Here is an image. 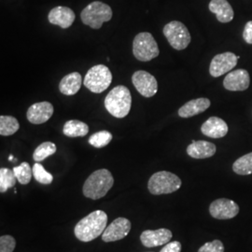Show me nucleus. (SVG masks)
Masks as SVG:
<instances>
[{"label":"nucleus","mask_w":252,"mask_h":252,"mask_svg":"<svg viewBox=\"0 0 252 252\" xmlns=\"http://www.w3.org/2000/svg\"><path fill=\"white\" fill-rule=\"evenodd\" d=\"M198 252H224V246L220 240H213L204 244L199 249Z\"/></svg>","instance_id":"7c9ffc66"},{"label":"nucleus","mask_w":252,"mask_h":252,"mask_svg":"<svg viewBox=\"0 0 252 252\" xmlns=\"http://www.w3.org/2000/svg\"><path fill=\"white\" fill-rule=\"evenodd\" d=\"M233 170L237 175L247 176L252 174V153L237 159L233 164Z\"/></svg>","instance_id":"b1692460"},{"label":"nucleus","mask_w":252,"mask_h":252,"mask_svg":"<svg viewBox=\"0 0 252 252\" xmlns=\"http://www.w3.org/2000/svg\"><path fill=\"white\" fill-rule=\"evenodd\" d=\"M209 213L217 220H230L239 213V207L233 200L217 199L211 203Z\"/></svg>","instance_id":"f8f14e48"},{"label":"nucleus","mask_w":252,"mask_h":252,"mask_svg":"<svg viewBox=\"0 0 252 252\" xmlns=\"http://www.w3.org/2000/svg\"><path fill=\"white\" fill-rule=\"evenodd\" d=\"M181 244L179 241H173L166 244L160 252H180Z\"/></svg>","instance_id":"2f4dec72"},{"label":"nucleus","mask_w":252,"mask_h":252,"mask_svg":"<svg viewBox=\"0 0 252 252\" xmlns=\"http://www.w3.org/2000/svg\"><path fill=\"white\" fill-rule=\"evenodd\" d=\"M13 172L16 179L22 185H27L32 179L33 169L30 167L29 163L27 162H22L19 166L13 167Z\"/></svg>","instance_id":"bb28decb"},{"label":"nucleus","mask_w":252,"mask_h":252,"mask_svg":"<svg viewBox=\"0 0 252 252\" xmlns=\"http://www.w3.org/2000/svg\"><path fill=\"white\" fill-rule=\"evenodd\" d=\"M243 38L248 44H252V21L246 24L244 28Z\"/></svg>","instance_id":"473e14b6"},{"label":"nucleus","mask_w":252,"mask_h":252,"mask_svg":"<svg viewBox=\"0 0 252 252\" xmlns=\"http://www.w3.org/2000/svg\"><path fill=\"white\" fill-rule=\"evenodd\" d=\"M250 84V74L245 69H236L228 73L223 81V86L226 90L233 92L247 90Z\"/></svg>","instance_id":"4468645a"},{"label":"nucleus","mask_w":252,"mask_h":252,"mask_svg":"<svg viewBox=\"0 0 252 252\" xmlns=\"http://www.w3.org/2000/svg\"><path fill=\"white\" fill-rule=\"evenodd\" d=\"M16 247V241L11 235L0 237V252H12Z\"/></svg>","instance_id":"c756f323"},{"label":"nucleus","mask_w":252,"mask_h":252,"mask_svg":"<svg viewBox=\"0 0 252 252\" xmlns=\"http://www.w3.org/2000/svg\"><path fill=\"white\" fill-rule=\"evenodd\" d=\"M82 82V77L80 73L67 74L60 81L59 91L64 95H74L81 89Z\"/></svg>","instance_id":"412c9836"},{"label":"nucleus","mask_w":252,"mask_h":252,"mask_svg":"<svg viewBox=\"0 0 252 252\" xmlns=\"http://www.w3.org/2000/svg\"><path fill=\"white\" fill-rule=\"evenodd\" d=\"M33 176L35 178V180L44 185H49L53 182L54 177L51 173L47 172L45 168L43 167V165L39 162H36L33 166Z\"/></svg>","instance_id":"c85d7f7f"},{"label":"nucleus","mask_w":252,"mask_h":252,"mask_svg":"<svg viewBox=\"0 0 252 252\" xmlns=\"http://www.w3.org/2000/svg\"><path fill=\"white\" fill-rule=\"evenodd\" d=\"M132 82L136 91L144 97H153L158 92V82L151 73L145 70L135 71L132 76Z\"/></svg>","instance_id":"1a4fd4ad"},{"label":"nucleus","mask_w":252,"mask_h":252,"mask_svg":"<svg viewBox=\"0 0 252 252\" xmlns=\"http://www.w3.org/2000/svg\"><path fill=\"white\" fill-rule=\"evenodd\" d=\"M56 145L53 142H44L39 145L33 153V159L36 162H42L49 156L56 153Z\"/></svg>","instance_id":"a878e982"},{"label":"nucleus","mask_w":252,"mask_h":252,"mask_svg":"<svg viewBox=\"0 0 252 252\" xmlns=\"http://www.w3.org/2000/svg\"><path fill=\"white\" fill-rule=\"evenodd\" d=\"M111 18L112 9L101 1L92 2L82 9L81 13L82 23L93 29H100L104 23L110 21Z\"/></svg>","instance_id":"20e7f679"},{"label":"nucleus","mask_w":252,"mask_h":252,"mask_svg":"<svg viewBox=\"0 0 252 252\" xmlns=\"http://www.w3.org/2000/svg\"><path fill=\"white\" fill-rule=\"evenodd\" d=\"M9 160H12V159H13V156H12V155H11V156H9Z\"/></svg>","instance_id":"72a5a7b5"},{"label":"nucleus","mask_w":252,"mask_h":252,"mask_svg":"<svg viewBox=\"0 0 252 252\" xmlns=\"http://www.w3.org/2000/svg\"><path fill=\"white\" fill-rule=\"evenodd\" d=\"M114 179L108 169H99L92 173L83 185V195L92 200L104 197L112 188Z\"/></svg>","instance_id":"f03ea898"},{"label":"nucleus","mask_w":252,"mask_h":252,"mask_svg":"<svg viewBox=\"0 0 252 252\" xmlns=\"http://www.w3.org/2000/svg\"><path fill=\"white\" fill-rule=\"evenodd\" d=\"M112 82V74L105 64H96L87 71L84 79V86L94 94H101L107 90Z\"/></svg>","instance_id":"423d86ee"},{"label":"nucleus","mask_w":252,"mask_h":252,"mask_svg":"<svg viewBox=\"0 0 252 252\" xmlns=\"http://www.w3.org/2000/svg\"><path fill=\"white\" fill-rule=\"evenodd\" d=\"M201 132L211 138H221L227 135L228 126L222 119L213 116L201 126Z\"/></svg>","instance_id":"f3484780"},{"label":"nucleus","mask_w":252,"mask_h":252,"mask_svg":"<svg viewBox=\"0 0 252 252\" xmlns=\"http://www.w3.org/2000/svg\"><path fill=\"white\" fill-rule=\"evenodd\" d=\"M17 179L14 175L13 170L9 168L0 169V192L4 193L8 189L15 186Z\"/></svg>","instance_id":"393cba45"},{"label":"nucleus","mask_w":252,"mask_h":252,"mask_svg":"<svg viewBox=\"0 0 252 252\" xmlns=\"http://www.w3.org/2000/svg\"><path fill=\"white\" fill-rule=\"evenodd\" d=\"M160 50L153 35L142 32L135 36L133 41V54L138 61L149 62L156 58Z\"/></svg>","instance_id":"0eeeda50"},{"label":"nucleus","mask_w":252,"mask_h":252,"mask_svg":"<svg viewBox=\"0 0 252 252\" xmlns=\"http://www.w3.org/2000/svg\"><path fill=\"white\" fill-rule=\"evenodd\" d=\"M20 128L18 120L12 116H0V135L9 136L14 135Z\"/></svg>","instance_id":"5701e85b"},{"label":"nucleus","mask_w":252,"mask_h":252,"mask_svg":"<svg viewBox=\"0 0 252 252\" xmlns=\"http://www.w3.org/2000/svg\"><path fill=\"white\" fill-rule=\"evenodd\" d=\"M112 134L109 133L108 131H99L91 135L88 139V142L93 147L101 149L108 146L112 140Z\"/></svg>","instance_id":"cd10ccee"},{"label":"nucleus","mask_w":252,"mask_h":252,"mask_svg":"<svg viewBox=\"0 0 252 252\" xmlns=\"http://www.w3.org/2000/svg\"><path fill=\"white\" fill-rule=\"evenodd\" d=\"M208 8L220 23H230L234 19V9L227 0H211Z\"/></svg>","instance_id":"6ab92c4d"},{"label":"nucleus","mask_w":252,"mask_h":252,"mask_svg":"<svg viewBox=\"0 0 252 252\" xmlns=\"http://www.w3.org/2000/svg\"><path fill=\"white\" fill-rule=\"evenodd\" d=\"M210 100L207 98L190 100L179 109L178 114L181 118L193 117L206 111L210 107Z\"/></svg>","instance_id":"aec40b11"},{"label":"nucleus","mask_w":252,"mask_h":252,"mask_svg":"<svg viewBox=\"0 0 252 252\" xmlns=\"http://www.w3.org/2000/svg\"><path fill=\"white\" fill-rule=\"evenodd\" d=\"M181 183L180 178L171 172H157L149 180L148 189L153 195L169 194L180 189Z\"/></svg>","instance_id":"39448f33"},{"label":"nucleus","mask_w":252,"mask_h":252,"mask_svg":"<svg viewBox=\"0 0 252 252\" xmlns=\"http://www.w3.org/2000/svg\"><path fill=\"white\" fill-rule=\"evenodd\" d=\"M131 227V221L128 219L123 217L117 218L107 226L102 234V240L108 243L124 239L130 233Z\"/></svg>","instance_id":"9b49d317"},{"label":"nucleus","mask_w":252,"mask_h":252,"mask_svg":"<svg viewBox=\"0 0 252 252\" xmlns=\"http://www.w3.org/2000/svg\"><path fill=\"white\" fill-rule=\"evenodd\" d=\"M108 215L103 210H95L76 224L75 236L82 242H90L102 235L107 228Z\"/></svg>","instance_id":"f257e3e1"},{"label":"nucleus","mask_w":252,"mask_h":252,"mask_svg":"<svg viewBox=\"0 0 252 252\" xmlns=\"http://www.w3.org/2000/svg\"><path fill=\"white\" fill-rule=\"evenodd\" d=\"M215 145L205 140L192 141L187 148V153L191 158L194 159H206L210 158L216 153Z\"/></svg>","instance_id":"a211bd4d"},{"label":"nucleus","mask_w":252,"mask_h":252,"mask_svg":"<svg viewBox=\"0 0 252 252\" xmlns=\"http://www.w3.org/2000/svg\"><path fill=\"white\" fill-rule=\"evenodd\" d=\"M54 110V106L50 102L35 103L27 110V120L33 125L45 124L53 116Z\"/></svg>","instance_id":"ddd939ff"},{"label":"nucleus","mask_w":252,"mask_h":252,"mask_svg":"<svg viewBox=\"0 0 252 252\" xmlns=\"http://www.w3.org/2000/svg\"><path fill=\"white\" fill-rule=\"evenodd\" d=\"M172 236L171 231L164 228L158 230H146L140 235V241L146 248H154L169 243Z\"/></svg>","instance_id":"2eb2a0df"},{"label":"nucleus","mask_w":252,"mask_h":252,"mask_svg":"<svg viewBox=\"0 0 252 252\" xmlns=\"http://www.w3.org/2000/svg\"><path fill=\"white\" fill-rule=\"evenodd\" d=\"M105 108L113 117L122 119L129 114L132 106L130 90L124 85L114 87L105 98Z\"/></svg>","instance_id":"7ed1b4c3"},{"label":"nucleus","mask_w":252,"mask_h":252,"mask_svg":"<svg viewBox=\"0 0 252 252\" xmlns=\"http://www.w3.org/2000/svg\"><path fill=\"white\" fill-rule=\"evenodd\" d=\"M49 22L52 25L59 26L63 29L71 27L76 19V15L72 9L67 7H55L49 12Z\"/></svg>","instance_id":"dca6fc26"},{"label":"nucleus","mask_w":252,"mask_h":252,"mask_svg":"<svg viewBox=\"0 0 252 252\" xmlns=\"http://www.w3.org/2000/svg\"><path fill=\"white\" fill-rule=\"evenodd\" d=\"M237 56L233 53L227 52L217 54L210 63L209 73L213 78L220 77L234 69L237 64Z\"/></svg>","instance_id":"9d476101"},{"label":"nucleus","mask_w":252,"mask_h":252,"mask_svg":"<svg viewBox=\"0 0 252 252\" xmlns=\"http://www.w3.org/2000/svg\"><path fill=\"white\" fill-rule=\"evenodd\" d=\"M162 33L169 44L177 51L186 49L191 40L188 28L179 21H172L165 25Z\"/></svg>","instance_id":"6e6552de"},{"label":"nucleus","mask_w":252,"mask_h":252,"mask_svg":"<svg viewBox=\"0 0 252 252\" xmlns=\"http://www.w3.org/2000/svg\"><path fill=\"white\" fill-rule=\"evenodd\" d=\"M89 132V126L78 120L67 121L63 127V135L68 137L85 136Z\"/></svg>","instance_id":"4be33fe9"}]
</instances>
